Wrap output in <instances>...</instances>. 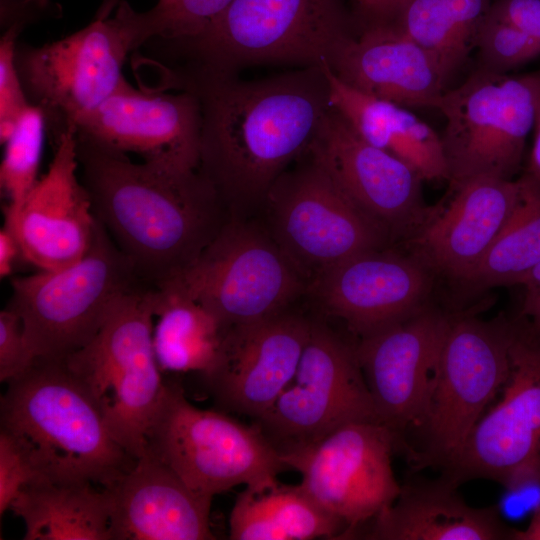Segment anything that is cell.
<instances>
[{
    "mask_svg": "<svg viewBox=\"0 0 540 540\" xmlns=\"http://www.w3.org/2000/svg\"><path fill=\"white\" fill-rule=\"evenodd\" d=\"M175 88L200 100L199 170L228 202L266 196L289 163L307 153L330 108L317 65L257 80L186 76Z\"/></svg>",
    "mask_w": 540,
    "mask_h": 540,
    "instance_id": "obj_1",
    "label": "cell"
},
{
    "mask_svg": "<svg viewBox=\"0 0 540 540\" xmlns=\"http://www.w3.org/2000/svg\"><path fill=\"white\" fill-rule=\"evenodd\" d=\"M76 141L93 212L147 285L165 283L222 228V200L200 170L181 175L78 135Z\"/></svg>",
    "mask_w": 540,
    "mask_h": 540,
    "instance_id": "obj_2",
    "label": "cell"
},
{
    "mask_svg": "<svg viewBox=\"0 0 540 540\" xmlns=\"http://www.w3.org/2000/svg\"><path fill=\"white\" fill-rule=\"evenodd\" d=\"M0 420L44 480L104 489L137 460L112 437L64 360L35 358L9 381Z\"/></svg>",
    "mask_w": 540,
    "mask_h": 540,
    "instance_id": "obj_3",
    "label": "cell"
},
{
    "mask_svg": "<svg viewBox=\"0 0 540 540\" xmlns=\"http://www.w3.org/2000/svg\"><path fill=\"white\" fill-rule=\"evenodd\" d=\"M354 36L342 0H234L198 34L143 47L182 56L185 66L166 71L173 76H222L259 64H330Z\"/></svg>",
    "mask_w": 540,
    "mask_h": 540,
    "instance_id": "obj_4",
    "label": "cell"
},
{
    "mask_svg": "<svg viewBox=\"0 0 540 540\" xmlns=\"http://www.w3.org/2000/svg\"><path fill=\"white\" fill-rule=\"evenodd\" d=\"M146 286L97 219L81 259L12 277L7 307L20 317L35 358L62 360L93 339L125 296Z\"/></svg>",
    "mask_w": 540,
    "mask_h": 540,
    "instance_id": "obj_5",
    "label": "cell"
},
{
    "mask_svg": "<svg viewBox=\"0 0 540 540\" xmlns=\"http://www.w3.org/2000/svg\"><path fill=\"white\" fill-rule=\"evenodd\" d=\"M154 287L125 296L93 339L64 360L88 393L112 437L134 458L146 452V435L166 382L152 333Z\"/></svg>",
    "mask_w": 540,
    "mask_h": 540,
    "instance_id": "obj_6",
    "label": "cell"
},
{
    "mask_svg": "<svg viewBox=\"0 0 540 540\" xmlns=\"http://www.w3.org/2000/svg\"><path fill=\"white\" fill-rule=\"evenodd\" d=\"M146 450L193 491L214 497L238 485L278 483L287 466L260 428L191 404L179 384L166 383L146 435Z\"/></svg>",
    "mask_w": 540,
    "mask_h": 540,
    "instance_id": "obj_7",
    "label": "cell"
},
{
    "mask_svg": "<svg viewBox=\"0 0 540 540\" xmlns=\"http://www.w3.org/2000/svg\"><path fill=\"white\" fill-rule=\"evenodd\" d=\"M515 330L516 319L452 313L427 406L415 428L420 444L408 456L415 468L441 469L459 451L508 379Z\"/></svg>",
    "mask_w": 540,
    "mask_h": 540,
    "instance_id": "obj_8",
    "label": "cell"
},
{
    "mask_svg": "<svg viewBox=\"0 0 540 540\" xmlns=\"http://www.w3.org/2000/svg\"><path fill=\"white\" fill-rule=\"evenodd\" d=\"M540 102V70L510 76L477 69L436 104L450 187L477 177L513 179Z\"/></svg>",
    "mask_w": 540,
    "mask_h": 540,
    "instance_id": "obj_9",
    "label": "cell"
},
{
    "mask_svg": "<svg viewBox=\"0 0 540 540\" xmlns=\"http://www.w3.org/2000/svg\"><path fill=\"white\" fill-rule=\"evenodd\" d=\"M135 43L122 14L95 17L86 27L41 46L18 44L15 61L30 104L46 118L53 146L77 120L125 80L122 67ZM75 129V128H74Z\"/></svg>",
    "mask_w": 540,
    "mask_h": 540,
    "instance_id": "obj_10",
    "label": "cell"
},
{
    "mask_svg": "<svg viewBox=\"0 0 540 540\" xmlns=\"http://www.w3.org/2000/svg\"><path fill=\"white\" fill-rule=\"evenodd\" d=\"M301 286L300 269L277 242L227 223L194 260L157 288L199 302L229 328L284 311Z\"/></svg>",
    "mask_w": 540,
    "mask_h": 540,
    "instance_id": "obj_11",
    "label": "cell"
},
{
    "mask_svg": "<svg viewBox=\"0 0 540 540\" xmlns=\"http://www.w3.org/2000/svg\"><path fill=\"white\" fill-rule=\"evenodd\" d=\"M500 401L484 413L442 468L458 486L476 479L512 493L540 485V334L519 318Z\"/></svg>",
    "mask_w": 540,
    "mask_h": 540,
    "instance_id": "obj_12",
    "label": "cell"
},
{
    "mask_svg": "<svg viewBox=\"0 0 540 540\" xmlns=\"http://www.w3.org/2000/svg\"><path fill=\"white\" fill-rule=\"evenodd\" d=\"M360 421L381 423L354 347L312 322L293 378L254 423L282 455Z\"/></svg>",
    "mask_w": 540,
    "mask_h": 540,
    "instance_id": "obj_13",
    "label": "cell"
},
{
    "mask_svg": "<svg viewBox=\"0 0 540 540\" xmlns=\"http://www.w3.org/2000/svg\"><path fill=\"white\" fill-rule=\"evenodd\" d=\"M397 449L401 441L388 426L360 421L281 458L300 473L302 488L346 525L343 539H349L400 494L392 467Z\"/></svg>",
    "mask_w": 540,
    "mask_h": 540,
    "instance_id": "obj_14",
    "label": "cell"
},
{
    "mask_svg": "<svg viewBox=\"0 0 540 540\" xmlns=\"http://www.w3.org/2000/svg\"><path fill=\"white\" fill-rule=\"evenodd\" d=\"M309 156L306 165L284 172L266 196L277 244L300 271L319 275L351 257L382 249L390 238Z\"/></svg>",
    "mask_w": 540,
    "mask_h": 540,
    "instance_id": "obj_15",
    "label": "cell"
},
{
    "mask_svg": "<svg viewBox=\"0 0 540 540\" xmlns=\"http://www.w3.org/2000/svg\"><path fill=\"white\" fill-rule=\"evenodd\" d=\"M133 87L126 79L75 123L76 135L103 147L136 153L177 174L199 171L202 112L190 90Z\"/></svg>",
    "mask_w": 540,
    "mask_h": 540,
    "instance_id": "obj_16",
    "label": "cell"
},
{
    "mask_svg": "<svg viewBox=\"0 0 540 540\" xmlns=\"http://www.w3.org/2000/svg\"><path fill=\"white\" fill-rule=\"evenodd\" d=\"M308 152L390 239L407 242L433 207L423 199V179L405 162L360 137L329 108Z\"/></svg>",
    "mask_w": 540,
    "mask_h": 540,
    "instance_id": "obj_17",
    "label": "cell"
},
{
    "mask_svg": "<svg viewBox=\"0 0 540 540\" xmlns=\"http://www.w3.org/2000/svg\"><path fill=\"white\" fill-rule=\"evenodd\" d=\"M452 313L430 306L360 337L355 354L381 423L404 434L425 412Z\"/></svg>",
    "mask_w": 540,
    "mask_h": 540,
    "instance_id": "obj_18",
    "label": "cell"
},
{
    "mask_svg": "<svg viewBox=\"0 0 540 540\" xmlns=\"http://www.w3.org/2000/svg\"><path fill=\"white\" fill-rule=\"evenodd\" d=\"M54 147L47 172L17 206L4 207V224L18 240L29 265L54 270L81 259L91 246L97 218L78 175L75 129Z\"/></svg>",
    "mask_w": 540,
    "mask_h": 540,
    "instance_id": "obj_19",
    "label": "cell"
},
{
    "mask_svg": "<svg viewBox=\"0 0 540 540\" xmlns=\"http://www.w3.org/2000/svg\"><path fill=\"white\" fill-rule=\"evenodd\" d=\"M312 322L282 311L227 329L215 365L204 374L215 401L254 420L293 378Z\"/></svg>",
    "mask_w": 540,
    "mask_h": 540,
    "instance_id": "obj_20",
    "label": "cell"
},
{
    "mask_svg": "<svg viewBox=\"0 0 540 540\" xmlns=\"http://www.w3.org/2000/svg\"><path fill=\"white\" fill-rule=\"evenodd\" d=\"M434 275L410 252L378 249L326 269L313 286L325 309L360 338L428 307Z\"/></svg>",
    "mask_w": 540,
    "mask_h": 540,
    "instance_id": "obj_21",
    "label": "cell"
},
{
    "mask_svg": "<svg viewBox=\"0 0 540 540\" xmlns=\"http://www.w3.org/2000/svg\"><path fill=\"white\" fill-rule=\"evenodd\" d=\"M519 179L477 177L450 187L446 204L434 206L407 241L409 252L434 274L457 282L485 255L519 197Z\"/></svg>",
    "mask_w": 540,
    "mask_h": 540,
    "instance_id": "obj_22",
    "label": "cell"
},
{
    "mask_svg": "<svg viewBox=\"0 0 540 540\" xmlns=\"http://www.w3.org/2000/svg\"><path fill=\"white\" fill-rule=\"evenodd\" d=\"M112 540H209L212 497L189 488L149 450L104 488Z\"/></svg>",
    "mask_w": 540,
    "mask_h": 540,
    "instance_id": "obj_23",
    "label": "cell"
},
{
    "mask_svg": "<svg viewBox=\"0 0 540 540\" xmlns=\"http://www.w3.org/2000/svg\"><path fill=\"white\" fill-rule=\"evenodd\" d=\"M328 65L350 86L403 107L435 108L451 75L394 22L368 24Z\"/></svg>",
    "mask_w": 540,
    "mask_h": 540,
    "instance_id": "obj_24",
    "label": "cell"
},
{
    "mask_svg": "<svg viewBox=\"0 0 540 540\" xmlns=\"http://www.w3.org/2000/svg\"><path fill=\"white\" fill-rule=\"evenodd\" d=\"M440 476L401 485L395 501L365 525L373 540H511L496 506L473 507ZM363 525V526H365ZM362 526V527H363Z\"/></svg>",
    "mask_w": 540,
    "mask_h": 540,
    "instance_id": "obj_25",
    "label": "cell"
},
{
    "mask_svg": "<svg viewBox=\"0 0 540 540\" xmlns=\"http://www.w3.org/2000/svg\"><path fill=\"white\" fill-rule=\"evenodd\" d=\"M329 105L368 143L393 154L423 181H448L441 136L411 111L362 92L341 80L327 63Z\"/></svg>",
    "mask_w": 540,
    "mask_h": 540,
    "instance_id": "obj_26",
    "label": "cell"
},
{
    "mask_svg": "<svg viewBox=\"0 0 540 540\" xmlns=\"http://www.w3.org/2000/svg\"><path fill=\"white\" fill-rule=\"evenodd\" d=\"M10 510L23 520L25 540H112L107 494L90 483L38 479Z\"/></svg>",
    "mask_w": 540,
    "mask_h": 540,
    "instance_id": "obj_27",
    "label": "cell"
},
{
    "mask_svg": "<svg viewBox=\"0 0 540 540\" xmlns=\"http://www.w3.org/2000/svg\"><path fill=\"white\" fill-rule=\"evenodd\" d=\"M346 525L298 485L241 491L229 516L232 540L343 539Z\"/></svg>",
    "mask_w": 540,
    "mask_h": 540,
    "instance_id": "obj_28",
    "label": "cell"
},
{
    "mask_svg": "<svg viewBox=\"0 0 540 540\" xmlns=\"http://www.w3.org/2000/svg\"><path fill=\"white\" fill-rule=\"evenodd\" d=\"M152 342L162 372L206 374L216 363L227 331L199 302L155 288Z\"/></svg>",
    "mask_w": 540,
    "mask_h": 540,
    "instance_id": "obj_29",
    "label": "cell"
},
{
    "mask_svg": "<svg viewBox=\"0 0 540 540\" xmlns=\"http://www.w3.org/2000/svg\"><path fill=\"white\" fill-rule=\"evenodd\" d=\"M519 197L485 255L459 283L481 291L520 285L540 262V180L523 173Z\"/></svg>",
    "mask_w": 540,
    "mask_h": 540,
    "instance_id": "obj_30",
    "label": "cell"
},
{
    "mask_svg": "<svg viewBox=\"0 0 540 540\" xmlns=\"http://www.w3.org/2000/svg\"><path fill=\"white\" fill-rule=\"evenodd\" d=\"M492 0H406L394 23L452 72L475 48Z\"/></svg>",
    "mask_w": 540,
    "mask_h": 540,
    "instance_id": "obj_31",
    "label": "cell"
},
{
    "mask_svg": "<svg viewBox=\"0 0 540 540\" xmlns=\"http://www.w3.org/2000/svg\"><path fill=\"white\" fill-rule=\"evenodd\" d=\"M46 134L48 130L43 111L30 104L3 144L0 186L8 200L7 206L19 205L39 180Z\"/></svg>",
    "mask_w": 540,
    "mask_h": 540,
    "instance_id": "obj_32",
    "label": "cell"
},
{
    "mask_svg": "<svg viewBox=\"0 0 540 540\" xmlns=\"http://www.w3.org/2000/svg\"><path fill=\"white\" fill-rule=\"evenodd\" d=\"M233 1L166 0L145 12H137L128 4L126 14L136 50L150 39L175 40L198 34Z\"/></svg>",
    "mask_w": 540,
    "mask_h": 540,
    "instance_id": "obj_33",
    "label": "cell"
},
{
    "mask_svg": "<svg viewBox=\"0 0 540 540\" xmlns=\"http://www.w3.org/2000/svg\"><path fill=\"white\" fill-rule=\"evenodd\" d=\"M479 68L482 71L507 74L540 56V41L495 16L489 10L476 38Z\"/></svg>",
    "mask_w": 540,
    "mask_h": 540,
    "instance_id": "obj_34",
    "label": "cell"
},
{
    "mask_svg": "<svg viewBox=\"0 0 540 540\" xmlns=\"http://www.w3.org/2000/svg\"><path fill=\"white\" fill-rule=\"evenodd\" d=\"M24 28L12 25L4 29L0 40V142L10 136L17 120L30 105L15 61L17 38Z\"/></svg>",
    "mask_w": 540,
    "mask_h": 540,
    "instance_id": "obj_35",
    "label": "cell"
},
{
    "mask_svg": "<svg viewBox=\"0 0 540 540\" xmlns=\"http://www.w3.org/2000/svg\"><path fill=\"white\" fill-rule=\"evenodd\" d=\"M41 479L29 458L6 432H0V515L28 484Z\"/></svg>",
    "mask_w": 540,
    "mask_h": 540,
    "instance_id": "obj_36",
    "label": "cell"
},
{
    "mask_svg": "<svg viewBox=\"0 0 540 540\" xmlns=\"http://www.w3.org/2000/svg\"><path fill=\"white\" fill-rule=\"evenodd\" d=\"M35 357L24 335L20 317L6 307L0 312V380L8 383L23 374Z\"/></svg>",
    "mask_w": 540,
    "mask_h": 540,
    "instance_id": "obj_37",
    "label": "cell"
},
{
    "mask_svg": "<svg viewBox=\"0 0 540 540\" xmlns=\"http://www.w3.org/2000/svg\"><path fill=\"white\" fill-rule=\"evenodd\" d=\"M490 12L540 41V0H496Z\"/></svg>",
    "mask_w": 540,
    "mask_h": 540,
    "instance_id": "obj_38",
    "label": "cell"
},
{
    "mask_svg": "<svg viewBox=\"0 0 540 540\" xmlns=\"http://www.w3.org/2000/svg\"><path fill=\"white\" fill-rule=\"evenodd\" d=\"M523 299L517 318L532 331L540 334V262L524 278Z\"/></svg>",
    "mask_w": 540,
    "mask_h": 540,
    "instance_id": "obj_39",
    "label": "cell"
},
{
    "mask_svg": "<svg viewBox=\"0 0 540 540\" xmlns=\"http://www.w3.org/2000/svg\"><path fill=\"white\" fill-rule=\"evenodd\" d=\"M28 264L13 232L4 224L0 229V277H11L22 264ZM29 265V264H28Z\"/></svg>",
    "mask_w": 540,
    "mask_h": 540,
    "instance_id": "obj_40",
    "label": "cell"
},
{
    "mask_svg": "<svg viewBox=\"0 0 540 540\" xmlns=\"http://www.w3.org/2000/svg\"><path fill=\"white\" fill-rule=\"evenodd\" d=\"M361 12L372 23L394 22L406 0H355Z\"/></svg>",
    "mask_w": 540,
    "mask_h": 540,
    "instance_id": "obj_41",
    "label": "cell"
},
{
    "mask_svg": "<svg viewBox=\"0 0 540 540\" xmlns=\"http://www.w3.org/2000/svg\"><path fill=\"white\" fill-rule=\"evenodd\" d=\"M534 138L525 173L540 180V102L534 122Z\"/></svg>",
    "mask_w": 540,
    "mask_h": 540,
    "instance_id": "obj_42",
    "label": "cell"
},
{
    "mask_svg": "<svg viewBox=\"0 0 540 540\" xmlns=\"http://www.w3.org/2000/svg\"><path fill=\"white\" fill-rule=\"evenodd\" d=\"M511 540H540V503L536 506L525 529L512 528Z\"/></svg>",
    "mask_w": 540,
    "mask_h": 540,
    "instance_id": "obj_43",
    "label": "cell"
},
{
    "mask_svg": "<svg viewBox=\"0 0 540 540\" xmlns=\"http://www.w3.org/2000/svg\"><path fill=\"white\" fill-rule=\"evenodd\" d=\"M45 6H50L49 0H40ZM119 0H103V4L100 7L96 17H109V13L112 9L118 5Z\"/></svg>",
    "mask_w": 540,
    "mask_h": 540,
    "instance_id": "obj_44",
    "label": "cell"
},
{
    "mask_svg": "<svg viewBox=\"0 0 540 540\" xmlns=\"http://www.w3.org/2000/svg\"><path fill=\"white\" fill-rule=\"evenodd\" d=\"M159 1H166V0H159Z\"/></svg>",
    "mask_w": 540,
    "mask_h": 540,
    "instance_id": "obj_45",
    "label": "cell"
}]
</instances>
